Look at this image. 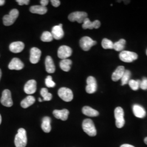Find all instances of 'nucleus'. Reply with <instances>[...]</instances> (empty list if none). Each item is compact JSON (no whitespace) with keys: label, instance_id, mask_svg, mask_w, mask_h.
<instances>
[{"label":"nucleus","instance_id":"28","mask_svg":"<svg viewBox=\"0 0 147 147\" xmlns=\"http://www.w3.org/2000/svg\"><path fill=\"white\" fill-rule=\"evenodd\" d=\"M131 75V73L129 70H125V72L121 79L122 86H124L125 84H128L129 81L130 80Z\"/></svg>","mask_w":147,"mask_h":147},{"label":"nucleus","instance_id":"2","mask_svg":"<svg viewBox=\"0 0 147 147\" xmlns=\"http://www.w3.org/2000/svg\"><path fill=\"white\" fill-rule=\"evenodd\" d=\"M82 129L89 136L93 137L96 135V130L92 120L86 119L82 123Z\"/></svg>","mask_w":147,"mask_h":147},{"label":"nucleus","instance_id":"43","mask_svg":"<svg viewBox=\"0 0 147 147\" xmlns=\"http://www.w3.org/2000/svg\"><path fill=\"white\" fill-rule=\"evenodd\" d=\"M1 121H2V117H1V115H0V124H1Z\"/></svg>","mask_w":147,"mask_h":147},{"label":"nucleus","instance_id":"33","mask_svg":"<svg viewBox=\"0 0 147 147\" xmlns=\"http://www.w3.org/2000/svg\"><path fill=\"white\" fill-rule=\"evenodd\" d=\"M45 84L49 88H53L56 86V84L53 81V78L51 76H47L45 79Z\"/></svg>","mask_w":147,"mask_h":147},{"label":"nucleus","instance_id":"21","mask_svg":"<svg viewBox=\"0 0 147 147\" xmlns=\"http://www.w3.org/2000/svg\"><path fill=\"white\" fill-rule=\"evenodd\" d=\"M45 69L48 73H53L55 71V66L53 58L48 56L45 59Z\"/></svg>","mask_w":147,"mask_h":147},{"label":"nucleus","instance_id":"42","mask_svg":"<svg viewBox=\"0 0 147 147\" xmlns=\"http://www.w3.org/2000/svg\"><path fill=\"white\" fill-rule=\"evenodd\" d=\"M38 100H39V102H42V101H43V100H42L41 98H40L38 99Z\"/></svg>","mask_w":147,"mask_h":147},{"label":"nucleus","instance_id":"41","mask_svg":"<svg viewBox=\"0 0 147 147\" xmlns=\"http://www.w3.org/2000/svg\"><path fill=\"white\" fill-rule=\"evenodd\" d=\"M1 76H2V71H1V70L0 69V80L1 78Z\"/></svg>","mask_w":147,"mask_h":147},{"label":"nucleus","instance_id":"24","mask_svg":"<svg viewBox=\"0 0 147 147\" xmlns=\"http://www.w3.org/2000/svg\"><path fill=\"white\" fill-rule=\"evenodd\" d=\"M82 113L86 116H88V117H96L99 116V113L98 111L95 110L94 109H92V107L89 106H84L82 108Z\"/></svg>","mask_w":147,"mask_h":147},{"label":"nucleus","instance_id":"5","mask_svg":"<svg viewBox=\"0 0 147 147\" xmlns=\"http://www.w3.org/2000/svg\"><path fill=\"white\" fill-rule=\"evenodd\" d=\"M119 58L124 62L131 63L136 60L138 58V55L136 53L123 50L119 54Z\"/></svg>","mask_w":147,"mask_h":147},{"label":"nucleus","instance_id":"36","mask_svg":"<svg viewBox=\"0 0 147 147\" xmlns=\"http://www.w3.org/2000/svg\"><path fill=\"white\" fill-rule=\"evenodd\" d=\"M51 2L53 6L55 7H57L61 4V2L59 0H51Z\"/></svg>","mask_w":147,"mask_h":147},{"label":"nucleus","instance_id":"30","mask_svg":"<svg viewBox=\"0 0 147 147\" xmlns=\"http://www.w3.org/2000/svg\"><path fill=\"white\" fill-rule=\"evenodd\" d=\"M53 37L51 32H44L41 37V40L44 42H50L53 41Z\"/></svg>","mask_w":147,"mask_h":147},{"label":"nucleus","instance_id":"44","mask_svg":"<svg viewBox=\"0 0 147 147\" xmlns=\"http://www.w3.org/2000/svg\"><path fill=\"white\" fill-rule=\"evenodd\" d=\"M146 53H147V51H146Z\"/></svg>","mask_w":147,"mask_h":147},{"label":"nucleus","instance_id":"26","mask_svg":"<svg viewBox=\"0 0 147 147\" xmlns=\"http://www.w3.org/2000/svg\"><path fill=\"white\" fill-rule=\"evenodd\" d=\"M72 64V61L69 59H62L59 63L60 68L64 71L68 72L71 69V65Z\"/></svg>","mask_w":147,"mask_h":147},{"label":"nucleus","instance_id":"32","mask_svg":"<svg viewBox=\"0 0 147 147\" xmlns=\"http://www.w3.org/2000/svg\"><path fill=\"white\" fill-rule=\"evenodd\" d=\"M140 84L141 81L139 80H130L128 83L129 86L133 90H137L139 89L140 87Z\"/></svg>","mask_w":147,"mask_h":147},{"label":"nucleus","instance_id":"7","mask_svg":"<svg viewBox=\"0 0 147 147\" xmlns=\"http://www.w3.org/2000/svg\"><path fill=\"white\" fill-rule=\"evenodd\" d=\"M87 16V13L84 11H75L69 14L68 19L71 22L77 21L79 23H83Z\"/></svg>","mask_w":147,"mask_h":147},{"label":"nucleus","instance_id":"25","mask_svg":"<svg viewBox=\"0 0 147 147\" xmlns=\"http://www.w3.org/2000/svg\"><path fill=\"white\" fill-rule=\"evenodd\" d=\"M36 99L34 96L32 95L27 96L26 98H25L24 100L21 102V107L24 109H26L28 107L31 106L35 102Z\"/></svg>","mask_w":147,"mask_h":147},{"label":"nucleus","instance_id":"29","mask_svg":"<svg viewBox=\"0 0 147 147\" xmlns=\"http://www.w3.org/2000/svg\"><path fill=\"white\" fill-rule=\"evenodd\" d=\"M40 94L43 98V101H50L53 98L52 94L49 93L47 89L45 88H43L41 89Z\"/></svg>","mask_w":147,"mask_h":147},{"label":"nucleus","instance_id":"14","mask_svg":"<svg viewBox=\"0 0 147 147\" xmlns=\"http://www.w3.org/2000/svg\"><path fill=\"white\" fill-rule=\"evenodd\" d=\"M100 25H101V23L99 20H96L93 22H92L88 18H87L86 19H85V20L83 22L82 28L84 30H86V29L92 30L93 28L97 29L100 27Z\"/></svg>","mask_w":147,"mask_h":147},{"label":"nucleus","instance_id":"37","mask_svg":"<svg viewBox=\"0 0 147 147\" xmlns=\"http://www.w3.org/2000/svg\"><path fill=\"white\" fill-rule=\"evenodd\" d=\"M48 3H49V1H47V0H42V1H40L41 5H42L43 7H46V5H47Z\"/></svg>","mask_w":147,"mask_h":147},{"label":"nucleus","instance_id":"1","mask_svg":"<svg viewBox=\"0 0 147 147\" xmlns=\"http://www.w3.org/2000/svg\"><path fill=\"white\" fill-rule=\"evenodd\" d=\"M27 142L26 131L23 129L20 128L18 130V134L16 135L14 144L16 147H25Z\"/></svg>","mask_w":147,"mask_h":147},{"label":"nucleus","instance_id":"12","mask_svg":"<svg viewBox=\"0 0 147 147\" xmlns=\"http://www.w3.org/2000/svg\"><path fill=\"white\" fill-rule=\"evenodd\" d=\"M42 55L41 51L37 47H32L30 50V60L32 64L38 63L40 58Z\"/></svg>","mask_w":147,"mask_h":147},{"label":"nucleus","instance_id":"19","mask_svg":"<svg viewBox=\"0 0 147 147\" xmlns=\"http://www.w3.org/2000/svg\"><path fill=\"white\" fill-rule=\"evenodd\" d=\"M125 68L124 66H119L118 67L113 73L112 75V80L116 82L118 80H121L123 74L125 72Z\"/></svg>","mask_w":147,"mask_h":147},{"label":"nucleus","instance_id":"3","mask_svg":"<svg viewBox=\"0 0 147 147\" xmlns=\"http://www.w3.org/2000/svg\"><path fill=\"white\" fill-rule=\"evenodd\" d=\"M124 112L121 107H117L115 110V117L116 119V125L117 127L120 129L123 127L125 124Z\"/></svg>","mask_w":147,"mask_h":147},{"label":"nucleus","instance_id":"27","mask_svg":"<svg viewBox=\"0 0 147 147\" xmlns=\"http://www.w3.org/2000/svg\"><path fill=\"white\" fill-rule=\"evenodd\" d=\"M126 44V40L124 39H121L118 42L113 43V49L117 51H123L125 45Z\"/></svg>","mask_w":147,"mask_h":147},{"label":"nucleus","instance_id":"22","mask_svg":"<svg viewBox=\"0 0 147 147\" xmlns=\"http://www.w3.org/2000/svg\"><path fill=\"white\" fill-rule=\"evenodd\" d=\"M30 11L34 14H38L43 15L47 13V8L46 7H43L41 5H33L30 9Z\"/></svg>","mask_w":147,"mask_h":147},{"label":"nucleus","instance_id":"16","mask_svg":"<svg viewBox=\"0 0 147 147\" xmlns=\"http://www.w3.org/2000/svg\"><path fill=\"white\" fill-rule=\"evenodd\" d=\"M24 64L20 59L14 58L8 65V68L10 70H20L24 68Z\"/></svg>","mask_w":147,"mask_h":147},{"label":"nucleus","instance_id":"4","mask_svg":"<svg viewBox=\"0 0 147 147\" xmlns=\"http://www.w3.org/2000/svg\"><path fill=\"white\" fill-rule=\"evenodd\" d=\"M19 14V11L16 9H13L9 12V14L4 16L3 22L5 26H11L13 25Z\"/></svg>","mask_w":147,"mask_h":147},{"label":"nucleus","instance_id":"10","mask_svg":"<svg viewBox=\"0 0 147 147\" xmlns=\"http://www.w3.org/2000/svg\"><path fill=\"white\" fill-rule=\"evenodd\" d=\"M87 86L86 91L88 94H93L97 90V83L96 79L93 76H89L87 79Z\"/></svg>","mask_w":147,"mask_h":147},{"label":"nucleus","instance_id":"40","mask_svg":"<svg viewBox=\"0 0 147 147\" xmlns=\"http://www.w3.org/2000/svg\"><path fill=\"white\" fill-rule=\"evenodd\" d=\"M144 143H146V144L147 145V137L144 138Z\"/></svg>","mask_w":147,"mask_h":147},{"label":"nucleus","instance_id":"38","mask_svg":"<svg viewBox=\"0 0 147 147\" xmlns=\"http://www.w3.org/2000/svg\"><path fill=\"white\" fill-rule=\"evenodd\" d=\"M120 147H135L133 146H132L131 144H124L123 145H121Z\"/></svg>","mask_w":147,"mask_h":147},{"label":"nucleus","instance_id":"9","mask_svg":"<svg viewBox=\"0 0 147 147\" xmlns=\"http://www.w3.org/2000/svg\"><path fill=\"white\" fill-rule=\"evenodd\" d=\"M1 103L5 107H9L13 106V102L11 99V91L8 89H5L3 91L1 99Z\"/></svg>","mask_w":147,"mask_h":147},{"label":"nucleus","instance_id":"11","mask_svg":"<svg viewBox=\"0 0 147 147\" xmlns=\"http://www.w3.org/2000/svg\"><path fill=\"white\" fill-rule=\"evenodd\" d=\"M72 53L73 51L71 47L66 45H63L59 47L57 55L59 58L64 59L69 57L72 55Z\"/></svg>","mask_w":147,"mask_h":147},{"label":"nucleus","instance_id":"17","mask_svg":"<svg viewBox=\"0 0 147 147\" xmlns=\"http://www.w3.org/2000/svg\"><path fill=\"white\" fill-rule=\"evenodd\" d=\"M132 111L134 115L137 118H143L146 116V111L141 105L135 104L132 107Z\"/></svg>","mask_w":147,"mask_h":147},{"label":"nucleus","instance_id":"34","mask_svg":"<svg viewBox=\"0 0 147 147\" xmlns=\"http://www.w3.org/2000/svg\"><path fill=\"white\" fill-rule=\"evenodd\" d=\"M140 88L143 90H147V78H144L141 81Z\"/></svg>","mask_w":147,"mask_h":147},{"label":"nucleus","instance_id":"35","mask_svg":"<svg viewBox=\"0 0 147 147\" xmlns=\"http://www.w3.org/2000/svg\"><path fill=\"white\" fill-rule=\"evenodd\" d=\"M19 5H27L29 4V0H16V1Z\"/></svg>","mask_w":147,"mask_h":147},{"label":"nucleus","instance_id":"15","mask_svg":"<svg viewBox=\"0 0 147 147\" xmlns=\"http://www.w3.org/2000/svg\"><path fill=\"white\" fill-rule=\"evenodd\" d=\"M62 27V24H61L53 27L51 33L53 38L56 40H59L63 38L64 36V31Z\"/></svg>","mask_w":147,"mask_h":147},{"label":"nucleus","instance_id":"6","mask_svg":"<svg viewBox=\"0 0 147 147\" xmlns=\"http://www.w3.org/2000/svg\"><path fill=\"white\" fill-rule=\"evenodd\" d=\"M58 95L60 98L65 102H70L73 99L72 90L66 87H62L59 89Z\"/></svg>","mask_w":147,"mask_h":147},{"label":"nucleus","instance_id":"39","mask_svg":"<svg viewBox=\"0 0 147 147\" xmlns=\"http://www.w3.org/2000/svg\"><path fill=\"white\" fill-rule=\"evenodd\" d=\"M5 3V0H0V6L4 5Z\"/></svg>","mask_w":147,"mask_h":147},{"label":"nucleus","instance_id":"23","mask_svg":"<svg viewBox=\"0 0 147 147\" xmlns=\"http://www.w3.org/2000/svg\"><path fill=\"white\" fill-rule=\"evenodd\" d=\"M42 129L43 131L46 133H49L51 130V118L49 117H45L42 118Z\"/></svg>","mask_w":147,"mask_h":147},{"label":"nucleus","instance_id":"18","mask_svg":"<svg viewBox=\"0 0 147 147\" xmlns=\"http://www.w3.org/2000/svg\"><path fill=\"white\" fill-rule=\"evenodd\" d=\"M69 112L67 109H63L61 110H55L53 111V115L57 119L65 121L67 120L68 118Z\"/></svg>","mask_w":147,"mask_h":147},{"label":"nucleus","instance_id":"31","mask_svg":"<svg viewBox=\"0 0 147 147\" xmlns=\"http://www.w3.org/2000/svg\"><path fill=\"white\" fill-rule=\"evenodd\" d=\"M101 45L104 49H113V42L107 38L102 39Z\"/></svg>","mask_w":147,"mask_h":147},{"label":"nucleus","instance_id":"20","mask_svg":"<svg viewBox=\"0 0 147 147\" xmlns=\"http://www.w3.org/2000/svg\"><path fill=\"white\" fill-rule=\"evenodd\" d=\"M25 48V44L21 42H16L11 43L9 49L13 53H21Z\"/></svg>","mask_w":147,"mask_h":147},{"label":"nucleus","instance_id":"8","mask_svg":"<svg viewBox=\"0 0 147 147\" xmlns=\"http://www.w3.org/2000/svg\"><path fill=\"white\" fill-rule=\"evenodd\" d=\"M96 44V42L93 40L91 38L89 37H82L80 40V45L83 50L87 51L93 46Z\"/></svg>","mask_w":147,"mask_h":147},{"label":"nucleus","instance_id":"13","mask_svg":"<svg viewBox=\"0 0 147 147\" xmlns=\"http://www.w3.org/2000/svg\"><path fill=\"white\" fill-rule=\"evenodd\" d=\"M37 90V82L34 80H31L27 82L24 87V91L27 94H34Z\"/></svg>","mask_w":147,"mask_h":147}]
</instances>
